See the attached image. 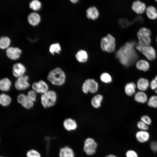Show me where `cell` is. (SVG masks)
<instances>
[{
	"instance_id": "obj_13",
	"label": "cell",
	"mask_w": 157,
	"mask_h": 157,
	"mask_svg": "<svg viewBox=\"0 0 157 157\" xmlns=\"http://www.w3.org/2000/svg\"><path fill=\"white\" fill-rule=\"evenodd\" d=\"M21 53V50L17 47H10L6 50V54L7 57L12 60L18 59Z\"/></svg>"
},
{
	"instance_id": "obj_17",
	"label": "cell",
	"mask_w": 157,
	"mask_h": 157,
	"mask_svg": "<svg viewBox=\"0 0 157 157\" xmlns=\"http://www.w3.org/2000/svg\"><path fill=\"white\" fill-rule=\"evenodd\" d=\"M149 86L150 83L146 78H139L137 81L136 86L140 91H145L147 89Z\"/></svg>"
},
{
	"instance_id": "obj_5",
	"label": "cell",
	"mask_w": 157,
	"mask_h": 157,
	"mask_svg": "<svg viewBox=\"0 0 157 157\" xmlns=\"http://www.w3.org/2000/svg\"><path fill=\"white\" fill-rule=\"evenodd\" d=\"M101 47L104 51L111 53L114 51L115 48V38L110 34L103 38L101 40Z\"/></svg>"
},
{
	"instance_id": "obj_29",
	"label": "cell",
	"mask_w": 157,
	"mask_h": 157,
	"mask_svg": "<svg viewBox=\"0 0 157 157\" xmlns=\"http://www.w3.org/2000/svg\"><path fill=\"white\" fill-rule=\"evenodd\" d=\"M10 43V39L7 37H1L0 39V47L5 49L9 46Z\"/></svg>"
},
{
	"instance_id": "obj_10",
	"label": "cell",
	"mask_w": 157,
	"mask_h": 157,
	"mask_svg": "<svg viewBox=\"0 0 157 157\" xmlns=\"http://www.w3.org/2000/svg\"><path fill=\"white\" fill-rule=\"evenodd\" d=\"M26 69L22 63H17L14 64L12 67V74L13 76L18 78L24 75Z\"/></svg>"
},
{
	"instance_id": "obj_30",
	"label": "cell",
	"mask_w": 157,
	"mask_h": 157,
	"mask_svg": "<svg viewBox=\"0 0 157 157\" xmlns=\"http://www.w3.org/2000/svg\"><path fill=\"white\" fill-rule=\"evenodd\" d=\"M100 79L103 82L109 83L112 81V78L111 75L107 72L102 73L100 76Z\"/></svg>"
},
{
	"instance_id": "obj_42",
	"label": "cell",
	"mask_w": 157,
	"mask_h": 157,
	"mask_svg": "<svg viewBox=\"0 0 157 157\" xmlns=\"http://www.w3.org/2000/svg\"><path fill=\"white\" fill-rule=\"evenodd\" d=\"M82 90L83 92L85 94H87L89 92L88 85L85 82L83 83L82 85Z\"/></svg>"
},
{
	"instance_id": "obj_26",
	"label": "cell",
	"mask_w": 157,
	"mask_h": 157,
	"mask_svg": "<svg viewBox=\"0 0 157 157\" xmlns=\"http://www.w3.org/2000/svg\"><path fill=\"white\" fill-rule=\"evenodd\" d=\"M75 56L77 60L81 63L86 62L88 58V55L86 51L82 50L78 51L76 53Z\"/></svg>"
},
{
	"instance_id": "obj_43",
	"label": "cell",
	"mask_w": 157,
	"mask_h": 157,
	"mask_svg": "<svg viewBox=\"0 0 157 157\" xmlns=\"http://www.w3.org/2000/svg\"><path fill=\"white\" fill-rule=\"evenodd\" d=\"M105 157H117L113 155V154H110L108 155H107L105 156Z\"/></svg>"
},
{
	"instance_id": "obj_31",
	"label": "cell",
	"mask_w": 157,
	"mask_h": 157,
	"mask_svg": "<svg viewBox=\"0 0 157 157\" xmlns=\"http://www.w3.org/2000/svg\"><path fill=\"white\" fill-rule=\"evenodd\" d=\"M148 106L153 108H157V96L153 95L149 99L147 102Z\"/></svg>"
},
{
	"instance_id": "obj_46",
	"label": "cell",
	"mask_w": 157,
	"mask_h": 157,
	"mask_svg": "<svg viewBox=\"0 0 157 157\" xmlns=\"http://www.w3.org/2000/svg\"><path fill=\"white\" fill-rule=\"evenodd\" d=\"M156 42L157 43V36L156 38Z\"/></svg>"
},
{
	"instance_id": "obj_11",
	"label": "cell",
	"mask_w": 157,
	"mask_h": 157,
	"mask_svg": "<svg viewBox=\"0 0 157 157\" xmlns=\"http://www.w3.org/2000/svg\"><path fill=\"white\" fill-rule=\"evenodd\" d=\"M135 137L138 142L143 144L149 141L150 135L148 131L139 130L136 132Z\"/></svg>"
},
{
	"instance_id": "obj_20",
	"label": "cell",
	"mask_w": 157,
	"mask_h": 157,
	"mask_svg": "<svg viewBox=\"0 0 157 157\" xmlns=\"http://www.w3.org/2000/svg\"><path fill=\"white\" fill-rule=\"evenodd\" d=\"M99 15L98 11L95 7H90L86 10V16L89 19L94 20L98 17Z\"/></svg>"
},
{
	"instance_id": "obj_25",
	"label": "cell",
	"mask_w": 157,
	"mask_h": 157,
	"mask_svg": "<svg viewBox=\"0 0 157 157\" xmlns=\"http://www.w3.org/2000/svg\"><path fill=\"white\" fill-rule=\"evenodd\" d=\"M134 99L135 101L138 102L144 103L147 101L148 97L144 92L140 91L135 94Z\"/></svg>"
},
{
	"instance_id": "obj_28",
	"label": "cell",
	"mask_w": 157,
	"mask_h": 157,
	"mask_svg": "<svg viewBox=\"0 0 157 157\" xmlns=\"http://www.w3.org/2000/svg\"><path fill=\"white\" fill-rule=\"evenodd\" d=\"M146 13L148 17L151 19L157 18V11L156 8L153 6H149L146 9Z\"/></svg>"
},
{
	"instance_id": "obj_8",
	"label": "cell",
	"mask_w": 157,
	"mask_h": 157,
	"mask_svg": "<svg viewBox=\"0 0 157 157\" xmlns=\"http://www.w3.org/2000/svg\"><path fill=\"white\" fill-rule=\"evenodd\" d=\"M18 103L26 109H30L34 106V102L31 100L27 96L23 93H20L17 97Z\"/></svg>"
},
{
	"instance_id": "obj_47",
	"label": "cell",
	"mask_w": 157,
	"mask_h": 157,
	"mask_svg": "<svg viewBox=\"0 0 157 157\" xmlns=\"http://www.w3.org/2000/svg\"><path fill=\"white\" fill-rule=\"evenodd\" d=\"M1 157H2V156H1Z\"/></svg>"
},
{
	"instance_id": "obj_19",
	"label": "cell",
	"mask_w": 157,
	"mask_h": 157,
	"mask_svg": "<svg viewBox=\"0 0 157 157\" xmlns=\"http://www.w3.org/2000/svg\"><path fill=\"white\" fill-rule=\"evenodd\" d=\"M40 18L39 15L37 13L32 12L28 16V22L32 25L36 26L40 22Z\"/></svg>"
},
{
	"instance_id": "obj_14",
	"label": "cell",
	"mask_w": 157,
	"mask_h": 157,
	"mask_svg": "<svg viewBox=\"0 0 157 157\" xmlns=\"http://www.w3.org/2000/svg\"><path fill=\"white\" fill-rule=\"evenodd\" d=\"M131 7L132 10L138 14L143 13L146 9L145 3L139 1H136L133 2Z\"/></svg>"
},
{
	"instance_id": "obj_3",
	"label": "cell",
	"mask_w": 157,
	"mask_h": 157,
	"mask_svg": "<svg viewBox=\"0 0 157 157\" xmlns=\"http://www.w3.org/2000/svg\"><path fill=\"white\" fill-rule=\"evenodd\" d=\"M66 77L65 72L60 68L56 67L49 72L47 76V79L52 85L60 86L65 83Z\"/></svg>"
},
{
	"instance_id": "obj_12",
	"label": "cell",
	"mask_w": 157,
	"mask_h": 157,
	"mask_svg": "<svg viewBox=\"0 0 157 157\" xmlns=\"http://www.w3.org/2000/svg\"><path fill=\"white\" fill-rule=\"evenodd\" d=\"M141 52L149 60H154L156 58V51L154 48L150 45L144 47Z\"/></svg>"
},
{
	"instance_id": "obj_24",
	"label": "cell",
	"mask_w": 157,
	"mask_h": 157,
	"mask_svg": "<svg viewBox=\"0 0 157 157\" xmlns=\"http://www.w3.org/2000/svg\"><path fill=\"white\" fill-rule=\"evenodd\" d=\"M12 101L11 97L5 93H2L0 95V104L4 107L9 106Z\"/></svg>"
},
{
	"instance_id": "obj_7",
	"label": "cell",
	"mask_w": 157,
	"mask_h": 157,
	"mask_svg": "<svg viewBox=\"0 0 157 157\" xmlns=\"http://www.w3.org/2000/svg\"><path fill=\"white\" fill-rule=\"evenodd\" d=\"M32 90L37 93L43 94L49 90V87L47 83L41 80L37 82H33L31 85Z\"/></svg>"
},
{
	"instance_id": "obj_36",
	"label": "cell",
	"mask_w": 157,
	"mask_h": 157,
	"mask_svg": "<svg viewBox=\"0 0 157 157\" xmlns=\"http://www.w3.org/2000/svg\"><path fill=\"white\" fill-rule=\"evenodd\" d=\"M28 97L34 102L36 100L37 93L33 90L29 91L27 94Z\"/></svg>"
},
{
	"instance_id": "obj_39",
	"label": "cell",
	"mask_w": 157,
	"mask_h": 157,
	"mask_svg": "<svg viewBox=\"0 0 157 157\" xmlns=\"http://www.w3.org/2000/svg\"><path fill=\"white\" fill-rule=\"evenodd\" d=\"M150 86L152 90H155L157 88V75L150 83Z\"/></svg>"
},
{
	"instance_id": "obj_32",
	"label": "cell",
	"mask_w": 157,
	"mask_h": 157,
	"mask_svg": "<svg viewBox=\"0 0 157 157\" xmlns=\"http://www.w3.org/2000/svg\"><path fill=\"white\" fill-rule=\"evenodd\" d=\"M49 50L52 54H53L54 52L59 53L61 51L60 44L58 43H56L51 44L50 46Z\"/></svg>"
},
{
	"instance_id": "obj_44",
	"label": "cell",
	"mask_w": 157,
	"mask_h": 157,
	"mask_svg": "<svg viewBox=\"0 0 157 157\" xmlns=\"http://www.w3.org/2000/svg\"><path fill=\"white\" fill-rule=\"evenodd\" d=\"M71 1L72 3H76V2H77V1H78V0H71Z\"/></svg>"
},
{
	"instance_id": "obj_37",
	"label": "cell",
	"mask_w": 157,
	"mask_h": 157,
	"mask_svg": "<svg viewBox=\"0 0 157 157\" xmlns=\"http://www.w3.org/2000/svg\"><path fill=\"white\" fill-rule=\"evenodd\" d=\"M140 120L148 126L150 125L152 123V120L150 117L147 115H143L140 118Z\"/></svg>"
},
{
	"instance_id": "obj_6",
	"label": "cell",
	"mask_w": 157,
	"mask_h": 157,
	"mask_svg": "<svg viewBox=\"0 0 157 157\" xmlns=\"http://www.w3.org/2000/svg\"><path fill=\"white\" fill-rule=\"evenodd\" d=\"M29 79L28 76L25 75L17 78L14 83L15 88L19 91H23L26 90L30 86Z\"/></svg>"
},
{
	"instance_id": "obj_35",
	"label": "cell",
	"mask_w": 157,
	"mask_h": 157,
	"mask_svg": "<svg viewBox=\"0 0 157 157\" xmlns=\"http://www.w3.org/2000/svg\"><path fill=\"white\" fill-rule=\"evenodd\" d=\"M26 156L27 157H41L40 153L33 149L28 150L26 153Z\"/></svg>"
},
{
	"instance_id": "obj_16",
	"label": "cell",
	"mask_w": 157,
	"mask_h": 157,
	"mask_svg": "<svg viewBox=\"0 0 157 157\" xmlns=\"http://www.w3.org/2000/svg\"><path fill=\"white\" fill-rule=\"evenodd\" d=\"M11 85V81L9 78H3L0 81V90L3 92H7L10 90Z\"/></svg>"
},
{
	"instance_id": "obj_34",
	"label": "cell",
	"mask_w": 157,
	"mask_h": 157,
	"mask_svg": "<svg viewBox=\"0 0 157 157\" xmlns=\"http://www.w3.org/2000/svg\"><path fill=\"white\" fill-rule=\"evenodd\" d=\"M136 126L140 130L148 131L149 129V126L140 120L137 122Z\"/></svg>"
},
{
	"instance_id": "obj_40",
	"label": "cell",
	"mask_w": 157,
	"mask_h": 157,
	"mask_svg": "<svg viewBox=\"0 0 157 157\" xmlns=\"http://www.w3.org/2000/svg\"><path fill=\"white\" fill-rule=\"evenodd\" d=\"M150 147L152 148L157 147V141H153L149 143ZM151 150L154 153L157 152V147L153 148Z\"/></svg>"
},
{
	"instance_id": "obj_33",
	"label": "cell",
	"mask_w": 157,
	"mask_h": 157,
	"mask_svg": "<svg viewBox=\"0 0 157 157\" xmlns=\"http://www.w3.org/2000/svg\"><path fill=\"white\" fill-rule=\"evenodd\" d=\"M41 6V3L38 0H33L29 3V7L35 10H39Z\"/></svg>"
},
{
	"instance_id": "obj_45",
	"label": "cell",
	"mask_w": 157,
	"mask_h": 157,
	"mask_svg": "<svg viewBox=\"0 0 157 157\" xmlns=\"http://www.w3.org/2000/svg\"><path fill=\"white\" fill-rule=\"evenodd\" d=\"M155 91L156 93L157 94V88L155 90Z\"/></svg>"
},
{
	"instance_id": "obj_21",
	"label": "cell",
	"mask_w": 157,
	"mask_h": 157,
	"mask_svg": "<svg viewBox=\"0 0 157 157\" xmlns=\"http://www.w3.org/2000/svg\"><path fill=\"white\" fill-rule=\"evenodd\" d=\"M136 67L138 69L144 72L148 71L150 67L149 63L146 60L141 59L136 63Z\"/></svg>"
},
{
	"instance_id": "obj_22",
	"label": "cell",
	"mask_w": 157,
	"mask_h": 157,
	"mask_svg": "<svg viewBox=\"0 0 157 157\" xmlns=\"http://www.w3.org/2000/svg\"><path fill=\"white\" fill-rule=\"evenodd\" d=\"M59 157H74L72 150L68 146L60 149L59 153Z\"/></svg>"
},
{
	"instance_id": "obj_41",
	"label": "cell",
	"mask_w": 157,
	"mask_h": 157,
	"mask_svg": "<svg viewBox=\"0 0 157 157\" xmlns=\"http://www.w3.org/2000/svg\"><path fill=\"white\" fill-rule=\"evenodd\" d=\"M120 25L122 27H124L128 26L129 24V21L126 19H121L119 21Z\"/></svg>"
},
{
	"instance_id": "obj_4",
	"label": "cell",
	"mask_w": 157,
	"mask_h": 157,
	"mask_svg": "<svg viewBox=\"0 0 157 157\" xmlns=\"http://www.w3.org/2000/svg\"><path fill=\"white\" fill-rule=\"evenodd\" d=\"M57 99L56 92L52 90H49L42 94L40 97L41 104L45 108L53 106L55 104Z\"/></svg>"
},
{
	"instance_id": "obj_27",
	"label": "cell",
	"mask_w": 157,
	"mask_h": 157,
	"mask_svg": "<svg viewBox=\"0 0 157 157\" xmlns=\"http://www.w3.org/2000/svg\"><path fill=\"white\" fill-rule=\"evenodd\" d=\"M103 97L100 94H97L94 96L92 99L91 104L93 107L95 108H99L101 106Z\"/></svg>"
},
{
	"instance_id": "obj_9",
	"label": "cell",
	"mask_w": 157,
	"mask_h": 157,
	"mask_svg": "<svg viewBox=\"0 0 157 157\" xmlns=\"http://www.w3.org/2000/svg\"><path fill=\"white\" fill-rule=\"evenodd\" d=\"M97 146V144L94 140L89 138L85 141L83 149L87 154L92 155L95 153Z\"/></svg>"
},
{
	"instance_id": "obj_23",
	"label": "cell",
	"mask_w": 157,
	"mask_h": 157,
	"mask_svg": "<svg viewBox=\"0 0 157 157\" xmlns=\"http://www.w3.org/2000/svg\"><path fill=\"white\" fill-rule=\"evenodd\" d=\"M136 85L133 82L127 83L124 87V91L126 94L128 96H131L135 94Z\"/></svg>"
},
{
	"instance_id": "obj_1",
	"label": "cell",
	"mask_w": 157,
	"mask_h": 157,
	"mask_svg": "<svg viewBox=\"0 0 157 157\" xmlns=\"http://www.w3.org/2000/svg\"><path fill=\"white\" fill-rule=\"evenodd\" d=\"M136 44L134 41L127 42L116 52L117 58L125 67L131 66L137 60L138 55L135 49Z\"/></svg>"
},
{
	"instance_id": "obj_38",
	"label": "cell",
	"mask_w": 157,
	"mask_h": 157,
	"mask_svg": "<svg viewBox=\"0 0 157 157\" xmlns=\"http://www.w3.org/2000/svg\"><path fill=\"white\" fill-rule=\"evenodd\" d=\"M126 157H139L137 152L133 149L128 150L125 153Z\"/></svg>"
},
{
	"instance_id": "obj_2",
	"label": "cell",
	"mask_w": 157,
	"mask_h": 157,
	"mask_svg": "<svg viewBox=\"0 0 157 157\" xmlns=\"http://www.w3.org/2000/svg\"><path fill=\"white\" fill-rule=\"evenodd\" d=\"M151 34V31L148 28L142 27L140 29L137 33L138 41L136 46L137 49L141 52L144 47L150 45Z\"/></svg>"
},
{
	"instance_id": "obj_18",
	"label": "cell",
	"mask_w": 157,
	"mask_h": 157,
	"mask_svg": "<svg viewBox=\"0 0 157 157\" xmlns=\"http://www.w3.org/2000/svg\"><path fill=\"white\" fill-rule=\"evenodd\" d=\"M63 125L65 129L68 131L74 130L77 127V125L75 121L70 118L65 120L63 122Z\"/></svg>"
},
{
	"instance_id": "obj_15",
	"label": "cell",
	"mask_w": 157,
	"mask_h": 157,
	"mask_svg": "<svg viewBox=\"0 0 157 157\" xmlns=\"http://www.w3.org/2000/svg\"><path fill=\"white\" fill-rule=\"evenodd\" d=\"M85 82L86 83L89 92L92 93H96L99 88V85L97 82L92 78H88Z\"/></svg>"
},
{
	"instance_id": "obj_48",
	"label": "cell",
	"mask_w": 157,
	"mask_h": 157,
	"mask_svg": "<svg viewBox=\"0 0 157 157\" xmlns=\"http://www.w3.org/2000/svg\"><path fill=\"white\" fill-rule=\"evenodd\" d=\"M156 1H157V0H156Z\"/></svg>"
}]
</instances>
